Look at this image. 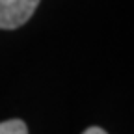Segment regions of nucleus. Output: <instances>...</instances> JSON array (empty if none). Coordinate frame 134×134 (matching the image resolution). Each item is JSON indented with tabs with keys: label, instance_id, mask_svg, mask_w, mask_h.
I'll use <instances>...</instances> for the list:
<instances>
[{
	"label": "nucleus",
	"instance_id": "1",
	"mask_svg": "<svg viewBox=\"0 0 134 134\" xmlns=\"http://www.w3.org/2000/svg\"><path fill=\"white\" fill-rule=\"evenodd\" d=\"M41 0H0V30H15L26 24Z\"/></svg>",
	"mask_w": 134,
	"mask_h": 134
},
{
	"label": "nucleus",
	"instance_id": "3",
	"mask_svg": "<svg viewBox=\"0 0 134 134\" xmlns=\"http://www.w3.org/2000/svg\"><path fill=\"white\" fill-rule=\"evenodd\" d=\"M82 134H108V132L104 129H100V127H88Z\"/></svg>",
	"mask_w": 134,
	"mask_h": 134
},
{
	"label": "nucleus",
	"instance_id": "2",
	"mask_svg": "<svg viewBox=\"0 0 134 134\" xmlns=\"http://www.w3.org/2000/svg\"><path fill=\"white\" fill-rule=\"evenodd\" d=\"M0 134H28V127L23 119H8L0 123Z\"/></svg>",
	"mask_w": 134,
	"mask_h": 134
}]
</instances>
